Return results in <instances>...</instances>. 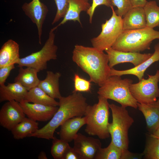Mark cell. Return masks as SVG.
I'll return each mask as SVG.
<instances>
[{
	"label": "cell",
	"instance_id": "cell-1",
	"mask_svg": "<svg viewBox=\"0 0 159 159\" xmlns=\"http://www.w3.org/2000/svg\"><path fill=\"white\" fill-rule=\"evenodd\" d=\"M59 107L49 122L38 129L29 137L49 140L53 139L56 130L67 120L84 115L88 105L86 98L79 92H73L67 96H61L59 99Z\"/></svg>",
	"mask_w": 159,
	"mask_h": 159
},
{
	"label": "cell",
	"instance_id": "cell-2",
	"mask_svg": "<svg viewBox=\"0 0 159 159\" xmlns=\"http://www.w3.org/2000/svg\"><path fill=\"white\" fill-rule=\"evenodd\" d=\"M72 59L90 77V81L102 86L110 76L111 68L107 54L94 47L76 44Z\"/></svg>",
	"mask_w": 159,
	"mask_h": 159
},
{
	"label": "cell",
	"instance_id": "cell-3",
	"mask_svg": "<svg viewBox=\"0 0 159 159\" xmlns=\"http://www.w3.org/2000/svg\"><path fill=\"white\" fill-rule=\"evenodd\" d=\"M159 39V31L148 27L123 30L112 47L116 50L140 52L150 49L153 40Z\"/></svg>",
	"mask_w": 159,
	"mask_h": 159
},
{
	"label": "cell",
	"instance_id": "cell-4",
	"mask_svg": "<svg viewBox=\"0 0 159 159\" xmlns=\"http://www.w3.org/2000/svg\"><path fill=\"white\" fill-rule=\"evenodd\" d=\"M98 102L92 105H88L85 112L86 118L85 132L90 135L97 136L105 139L110 136L108 131L109 105L107 100L100 95Z\"/></svg>",
	"mask_w": 159,
	"mask_h": 159
},
{
	"label": "cell",
	"instance_id": "cell-5",
	"mask_svg": "<svg viewBox=\"0 0 159 159\" xmlns=\"http://www.w3.org/2000/svg\"><path fill=\"white\" fill-rule=\"evenodd\" d=\"M132 82L131 79H122L121 76H111L100 87L97 93L107 99L117 102L122 107H130L137 109L138 102L129 89Z\"/></svg>",
	"mask_w": 159,
	"mask_h": 159
},
{
	"label": "cell",
	"instance_id": "cell-6",
	"mask_svg": "<svg viewBox=\"0 0 159 159\" xmlns=\"http://www.w3.org/2000/svg\"><path fill=\"white\" fill-rule=\"evenodd\" d=\"M112 116L108 131L111 138V142L122 150L128 149L129 141L128 131L134 122L125 107L114 104H110Z\"/></svg>",
	"mask_w": 159,
	"mask_h": 159
},
{
	"label": "cell",
	"instance_id": "cell-7",
	"mask_svg": "<svg viewBox=\"0 0 159 159\" xmlns=\"http://www.w3.org/2000/svg\"><path fill=\"white\" fill-rule=\"evenodd\" d=\"M54 31L53 28L51 29L48 38L40 50L20 58L18 66L32 67L38 72L46 69L48 62L57 59L58 47L54 44Z\"/></svg>",
	"mask_w": 159,
	"mask_h": 159
},
{
	"label": "cell",
	"instance_id": "cell-8",
	"mask_svg": "<svg viewBox=\"0 0 159 159\" xmlns=\"http://www.w3.org/2000/svg\"><path fill=\"white\" fill-rule=\"evenodd\" d=\"M110 7L111 17L102 24L100 34L90 39L93 47L103 51L112 47L123 30L122 18L116 14L113 6Z\"/></svg>",
	"mask_w": 159,
	"mask_h": 159
},
{
	"label": "cell",
	"instance_id": "cell-9",
	"mask_svg": "<svg viewBox=\"0 0 159 159\" xmlns=\"http://www.w3.org/2000/svg\"><path fill=\"white\" fill-rule=\"evenodd\" d=\"M148 75L147 79L143 78L138 82L131 84L129 87L131 94L139 103L155 102L159 97V70L154 75Z\"/></svg>",
	"mask_w": 159,
	"mask_h": 159
},
{
	"label": "cell",
	"instance_id": "cell-10",
	"mask_svg": "<svg viewBox=\"0 0 159 159\" xmlns=\"http://www.w3.org/2000/svg\"><path fill=\"white\" fill-rule=\"evenodd\" d=\"M25 115L19 102L14 100L8 101L0 110V125L11 131L25 117Z\"/></svg>",
	"mask_w": 159,
	"mask_h": 159
},
{
	"label": "cell",
	"instance_id": "cell-11",
	"mask_svg": "<svg viewBox=\"0 0 159 159\" xmlns=\"http://www.w3.org/2000/svg\"><path fill=\"white\" fill-rule=\"evenodd\" d=\"M105 51L108 56L109 65L111 68L119 64L126 62L137 66L149 58L153 54L123 52L115 50L112 47Z\"/></svg>",
	"mask_w": 159,
	"mask_h": 159
},
{
	"label": "cell",
	"instance_id": "cell-12",
	"mask_svg": "<svg viewBox=\"0 0 159 159\" xmlns=\"http://www.w3.org/2000/svg\"><path fill=\"white\" fill-rule=\"evenodd\" d=\"M22 9L25 15L36 25L39 42L41 44L42 26L48 12V8L39 0H32L29 3L24 4Z\"/></svg>",
	"mask_w": 159,
	"mask_h": 159
},
{
	"label": "cell",
	"instance_id": "cell-13",
	"mask_svg": "<svg viewBox=\"0 0 159 159\" xmlns=\"http://www.w3.org/2000/svg\"><path fill=\"white\" fill-rule=\"evenodd\" d=\"M73 148L79 154L80 159H94L99 150L102 147L100 140L77 134L74 140Z\"/></svg>",
	"mask_w": 159,
	"mask_h": 159
},
{
	"label": "cell",
	"instance_id": "cell-14",
	"mask_svg": "<svg viewBox=\"0 0 159 159\" xmlns=\"http://www.w3.org/2000/svg\"><path fill=\"white\" fill-rule=\"evenodd\" d=\"M19 103L27 117L36 121L50 120L58 108L57 106L30 103L25 100Z\"/></svg>",
	"mask_w": 159,
	"mask_h": 159
},
{
	"label": "cell",
	"instance_id": "cell-15",
	"mask_svg": "<svg viewBox=\"0 0 159 159\" xmlns=\"http://www.w3.org/2000/svg\"><path fill=\"white\" fill-rule=\"evenodd\" d=\"M155 51L149 58L138 65L126 70H119L112 68L110 75L121 76L125 75H133L137 77L139 81L143 78L144 74L147 68L154 62L159 61V43L154 46Z\"/></svg>",
	"mask_w": 159,
	"mask_h": 159
},
{
	"label": "cell",
	"instance_id": "cell-16",
	"mask_svg": "<svg viewBox=\"0 0 159 159\" xmlns=\"http://www.w3.org/2000/svg\"><path fill=\"white\" fill-rule=\"evenodd\" d=\"M138 107L145 118L147 130L150 134H153L159 127V102H138Z\"/></svg>",
	"mask_w": 159,
	"mask_h": 159
},
{
	"label": "cell",
	"instance_id": "cell-17",
	"mask_svg": "<svg viewBox=\"0 0 159 159\" xmlns=\"http://www.w3.org/2000/svg\"><path fill=\"white\" fill-rule=\"evenodd\" d=\"M122 18L123 30L143 28L146 27V21L143 7H132Z\"/></svg>",
	"mask_w": 159,
	"mask_h": 159
},
{
	"label": "cell",
	"instance_id": "cell-18",
	"mask_svg": "<svg viewBox=\"0 0 159 159\" xmlns=\"http://www.w3.org/2000/svg\"><path fill=\"white\" fill-rule=\"evenodd\" d=\"M89 0H68V6L63 20L57 26L53 28L54 30L58 27L68 21H78L82 26L80 19L81 12H86L91 7Z\"/></svg>",
	"mask_w": 159,
	"mask_h": 159
},
{
	"label": "cell",
	"instance_id": "cell-19",
	"mask_svg": "<svg viewBox=\"0 0 159 159\" xmlns=\"http://www.w3.org/2000/svg\"><path fill=\"white\" fill-rule=\"evenodd\" d=\"M86 123L84 117H75L64 122L61 126L59 132L60 139L68 143L73 140L80 129Z\"/></svg>",
	"mask_w": 159,
	"mask_h": 159
},
{
	"label": "cell",
	"instance_id": "cell-20",
	"mask_svg": "<svg viewBox=\"0 0 159 159\" xmlns=\"http://www.w3.org/2000/svg\"><path fill=\"white\" fill-rule=\"evenodd\" d=\"M19 57V45L9 39L4 43L0 50V67L17 64Z\"/></svg>",
	"mask_w": 159,
	"mask_h": 159
},
{
	"label": "cell",
	"instance_id": "cell-21",
	"mask_svg": "<svg viewBox=\"0 0 159 159\" xmlns=\"http://www.w3.org/2000/svg\"><path fill=\"white\" fill-rule=\"evenodd\" d=\"M28 91L18 82L8 83L0 86V102L14 100L20 102L24 100Z\"/></svg>",
	"mask_w": 159,
	"mask_h": 159
},
{
	"label": "cell",
	"instance_id": "cell-22",
	"mask_svg": "<svg viewBox=\"0 0 159 159\" xmlns=\"http://www.w3.org/2000/svg\"><path fill=\"white\" fill-rule=\"evenodd\" d=\"M59 72L47 71L45 78L40 80L38 86L52 97L59 99L61 96L59 90Z\"/></svg>",
	"mask_w": 159,
	"mask_h": 159
},
{
	"label": "cell",
	"instance_id": "cell-23",
	"mask_svg": "<svg viewBox=\"0 0 159 159\" xmlns=\"http://www.w3.org/2000/svg\"><path fill=\"white\" fill-rule=\"evenodd\" d=\"M36 69L30 67L25 69L19 67V73L14 79V82L20 84L28 91L38 86L40 80L38 79Z\"/></svg>",
	"mask_w": 159,
	"mask_h": 159
},
{
	"label": "cell",
	"instance_id": "cell-24",
	"mask_svg": "<svg viewBox=\"0 0 159 159\" xmlns=\"http://www.w3.org/2000/svg\"><path fill=\"white\" fill-rule=\"evenodd\" d=\"M38 123L28 117H25L15 126L11 131L14 139H23L29 137L38 129Z\"/></svg>",
	"mask_w": 159,
	"mask_h": 159
},
{
	"label": "cell",
	"instance_id": "cell-25",
	"mask_svg": "<svg viewBox=\"0 0 159 159\" xmlns=\"http://www.w3.org/2000/svg\"><path fill=\"white\" fill-rule=\"evenodd\" d=\"M24 100L29 102L47 105H59V102L49 96L38 86L28 90Z\"/></svg>",
	"mask_w": 159,
	"mask_h": 159
},
{
	"label": "cell",
	"instance_id": "cell-26",
	"mask_svg": "<svg viewBox=\"0 0 159 159\" xmlns=\"http://www.w3.org/2000/svg\"><path fill=\"white\" fill-rule=\"evenodd\" d=\"M146 21V27L154 28L159 27V6L154 1H148L143 7Z\"/></svg>",
	"mask_w": 159,
	"mask_h": 159
},
{
	"label": "cell",
	"instance_id": "cell-27",
	"mask_svg": "<svg viewBox=\"0 0 159 159\" xmlns=\"http://www.w3.org/2000/svg\"><path fill=\"white\" fill-rule=\"evenodd\" d=\"M122 150L111 142L106 148H101L94 159H121Z\"/></svg>",
	"mask_w": 159,
	"mask_h": 159
},
{
	"label": "cell",
	"instance_id": "cell-28",
	"mask_svg": "<svg viewBox=\"0 0 159 159\" xmlns=\"http://www.w3.org/2000/svg\"><path fill=\"white\" fill-rule=\"evenodd\" d=\"M143 153L145 159H159V138L150 135Z\"/></svg>",
	"mask_w": 159,
	"mask_h": 159
},
{
	"label": "cell",
	"instance_id": "cell-29",
	"mask_svg": "<svg viewBox=\"0 0 159 159\" xmlns=\"http://www.w3.org/2000/svg\"><path fill=\"white\" fill-rule=\"evenodd\" d=\"M51 147V155L54 159H63L64 153L69 146L68 143L54 137Z\"/></svg>",
	"mask_w": 159,
	"mask_h": 159
},
{
	"label": "cell",
	"instance_id": "cell-30",
	"mask_svg": "<svg viewBox=\"0 0 159 159\" xmlns=\"http://www.w3.org/2000/svg\"><path fill=\"white\" fill-rule=\"evenodd\" d=\"M73 80L74 84V92H87L90 91L91 82L81 77L78 74L74 75Z\"/></svg>",
	"mask_w": 159,
	"mask_h": 159
},
{
	"label": "cell",
	"instance_id": "cell-31",
	"mask_svg": "<svg viewBox=\"0 0 159 159\" xmlns=\"http://www.w3.org/2000/svg\"><path fill=\"white\" fill-rule=\"evenodd\" d=\"M112 6H116V14L122 17L132 7L130 0H111Z\"/></svg>",
	"mask_w": 159,
	"mask_h": 159
},
{
	"label": "cell",
	"instance_id": "cell-32",
	"mask_svg": "<svg viewBox=\"0 0 159 159\" xmlns=\"http://www.w3.org/2000/svg\"><path fill=\"white\" fill-rule=\"evenodd\" d=\"M57 7V11L52 22V24L59 21L64 16L68 6V0H54Z\"/></svg>",
	"mask_w": 159,
	"mask_h": 159
},
{
	"label": "cell",
	"instance_id": "cell-33",
	"mask_svg": "<svg viewBox=\"0 0 159 159\" xmlns=\"http://www.w3.org/2000/svg\"><path fill=\"white\" fill-rule=\"evenodd\" d=\"M100 5H104L108 7L112 6L111 0H92V3L91 7L86 11L88 15L90 23L92 22V18L95 10L97 7Z\"/></svg>",
	"mask_w": 159,
	"mask_h": 159
},
{
	"label": "cell",
	"instance_id": "cell-34",
	"mask_svg": "<svg viewBox=\"0 0 159 159\" xmlns=\"http://www.w3.org/2000/svg\"><path fill=\"white\" fill-rule=\"evenodd\" d=\"M15 64L0 67V86L4 85L11 71L15 68Z\"/></svg>",
	"mask_w": 159,
	"mask_h": 159
},
{
	"label": "cell",
	"instance_id": "cell-35",
	"mask_svg": "<svg viewBox=\"0 0 159 159\" xmlns=\"http://www.w3.org/2000/svg\"><path fill=\"white\" fill-rule=\"evenodd\" d=\"M63 159H80V158L74 149L69 146L64 153Z\"/></svg>",
	"mask_w": 159,
	"mask_h": 159
},
{
	"label": "cell",
	"instance_id": "cell-36",
	"mask_svg": "<svg viewBox=\"0 0 159 159\" xmlns=\"http://www.w3.org/2000/svg\"><path fill=\"white\" fill-rule=\"evenodd\" d=\"M143 156V153L138 154L130 152L128 149L122 150L121 159H140Z\"/></svg>",
	"mask_w": 159,
	"mask_h": 159
},
{
	"label": "cell",
	"instance_id": "cell-37",
	"mask_svg": "<svg viewBox=\"0 0 159 159\" xmlns=\"http://www.w3.org/2000/svg\"><path fill=\"white\" fill-rule=\"evenodd\" d=\"M132 7H143L147 3V0H130Z\"/></svg>",
	"mask_w": 159,
	"mask_h": 159
},
{
	"label": "cell",
	"instance_id": "cell-38",
	"mask_svg": "<svg viewBox=\"0 0 159 159\" xmlns=\"http://www.w3.org/2000/svg\"><path fill=\"white\" fill-rule=\"evenodd\" d=\"M39 159H47L46 153L44 151H41L38 156Z\"/></svg>",
	"mask_w": 159,
	"mask_h": 159
},
{
	"label": "cell",
	"instance_id": "cell-39",
	"mask_svg": "<svg viewBox=\"0 0 159 159\" xmlns=\"http://www.w3.org/2000/svg\"><path fill=\"white\" fill-rule=\"evenodd\" d=\"M150 135L153 137L159 138V127L153 134H150Z\"/></svg>",
	"mask_w": 159,
	"mask_h": 159
},
{
	"label": "cell",
	"instance_id": "cell-40",
	"mask_svg": "<svg viewBox=\"0 0 159 159\" xmlns=\"http://www.w3.org/2000/svg\"><path fill=\"white\" fill-rule=\"evenodd\" d=\"M158 102H159V98L158 99V100H157Z\"/></svg>",
	"mask_w": 159,
	"mask_h": 159
},
{
	"label": "cell",
	"instance_id": "cell-41",
	"mask_svg": "<svg viewBox=\"0 0 159 159\" xmlns=\"http://www.w3.org/2000/svg\"></svg>",
	"mask_w": 159,
	"mask_h": 159
}]
</instances>
